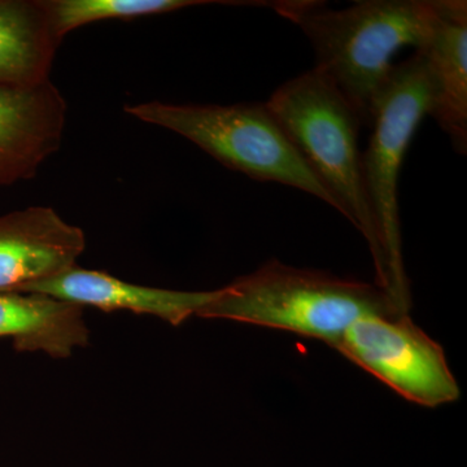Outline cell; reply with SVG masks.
Segmentation results:
<instances>
[{
  "label": "cell",
  "mask_w": 467,
  "mask_h": 467,
  "mask_svg": "<svg viewBox=\"0 0 467 467\" xmlns=\"http://www.w3.org/2000/svg\"><path fill=\"white\" fill-rule=\"evenodd\" d=\"M442 0H364L333 9L316 0H282L273 9L300 27L316 52V67L342 94L361 125L374 107L401 48L426 42Z\"/></svg>",
  "instance_id": "obj_1"
},
{
  "label": "cell",
  "mask_w": 467,
  "mask_h": 467,
  "mask_svg": "<svg viewBox=\"0 0 467 467\" xmlns=\"http://www.w3.org/2000/svg\"><path fill=\"white\" fill-rule=\"evenodd\" d=\"M395 312L405 310L377 284L270 260L218 288L196 317L290 331L331 346L358 319Z\"/></svg>",
  "instance_id": "obj_2"
},
{
  "label": "cell",
  "mask_w": 467,
  "mask_h": 467,
  "mask_svg": "<svg viewBox=\"0 0 467 467\" xmlns=\"http://www.w3.org/2000/svg\"><path fill=\"white\" fill-rule=\"evenodd\" d=\"M265 106L333 196L337 212L367 239L376 265L377 285L389 294L382 247L362 174L358 117L315 67L276 88Z\"/></svg>",
  "instance_id": "obj_3"
},
{
  "label": "cell",
  "mask_w": 467,
  "mask_h": 467,
  "mask_svg": "<svg viewBox=\"0 0 467 467\" xmlns=\"http://www.w3.org/2000/svg\"><path fill=\"white\" fill-rule=\"evenodd\" d=\"M125 112L186 138L252 180L294 187L337 211L333 196L292 146L265 103L199 106L146 101L129 104Z\"/></svg>",
  "instance_id": "obj_4"
},
{
  "label": "cell",
  "mask_w": 467,
  "mask_h": 467,
  "mask_svg": "<svg viewBox=\"0 0 467 467\" xmlns=\"http://www.w3.org/2000/svg\"><path fill=\"white\" fill-rule=\"evenodd\" d=\"M429 109V79L422 55L416 51L393 67L374 107L373 133L362 153L365 190L382 247L387 291L405 312L410 310L411 297L402 260L399 180L409 144Z\"/></svg>",
  "instance_id": "obj_5"
},
{
  "label": "cell",
  "mask_w": 467,
  "mask_h": 467,
  "mask_svg": "<svg viewBox=\"0 0 467 467\" xmlns=\"http://www.w3.org/2000/svg\"><path fill=\"white\" fill-rule=\"evenodd\" d=\"M330 347L420 407L438 408L460 399V386L444 349L409 313L358 319Z\"/></svg>",
  "instance_id": "obj_6"
},
{
  "label": "cell",
  "mask_w": 467,
  "mask_h": 467,
  "mask_svg": "<svg viewBox=\"0 0 467 467\" xmlns=\"http://www.w3.org/2000/svg\"><path fill=\"white\" fill-rule=\"evenodd\" d=\"M85 233L50 207L0 217V291L21 292L76 265Z\"/></svg>",
  "instance_id": "obj_7"
},
{
  "label": "cell",
  "mask_w": 467,
  "mask_h": 467,
  "mask_svg": "<svg viewBox=\"0 0 467 467\" xmlns=\"http://www.w3.org/2000/svg\"><path fill=\"white\" fill-rule=\"evenodd\" d=\"M67 101L51 81L0 86V186L30 180L60 147Z\"/></svg>",
  "instance_id": "obj_8"
},
{
  "label": "cell",
  "mask_w": 467,
  "mask_h": 467,
  "mask_svg": "<svg viewBox=\"0 0 467 467\" xmlns=\"http://www.w3.org/2000/svg\"><path fill=\"white\" fill-rule=\"evenodd\" d=\"M21 292H36L76 306H90L113 312L129 310L150 315L178 326L198 315L213 299L214 291H175L147 287L121 281L99 270L70 267L47 281L29 285Z\"/></svg>",
  "instance_id": "obj_9"
},
{
  "label": "cell",
  "mask_w": 467,
  "mask_h": 467,
  "mask_svg": "<svg viewBox=\"0 0 467 467\" xmlns=\"http://www.w3.org/2000/svg\"><path fill=\"white\" fill-rule=\"evenodd\" d=\"M430 88L429 115L450 137L456 152L467 150V3L442 0L438 21L418 50Z\"/></svg>",
  "instance_id": "obj_10"
},
{
  "label": "cell",
  "mask_w": 467,
  "mask_h": 467,
  "mask_svg": "<svg viewBox=\"0 0 467 467\" xmlns=\"http://www.w3.org/2000/svg\"><path fill=\"white\" fill-rule=\"evenodd\" d=\"M0 337L21 352L67 358L88 343L82 306L36 292L0 291Z\"/></svg>",
  "instance_id": "obj_11"
},
{
  "label": "cell",
  "mask_w": 467,
  "mask_h": 467,
  "mask_svg": "<svg viewBox=\"0 0 467 467\" xmlns=\"http://www.w3.org/2000/svg\"><path fill=\"white\" fill-rule=\"evenodd\" d=\"M60 43L46 0H0V86L32 88L50 81Z\"/></svg>",
  "instance_id": "obj_12"
},
{
  "label": "cell",
  "mask_w": 467,
  "mask_h": 467,
  "mask_svg": "<svg viewBox=\"0 0 467 467\" xmlns=\"http://www.w3.org/2000/svg\"><path fill=\"white\" fill-rule=\"evenodd\" d=\"M207 5H252L260 2H216V0H46L52 29L60 41L78 27L104 20L169 14Z\"/></svg>",
  "instance_id": "obj_13"
}]
</instances>
